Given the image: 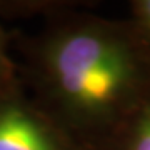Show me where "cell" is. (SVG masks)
I'll use <instances>...</instances> for the list:
<instances>
[{
    "label": "cell",
    "instance_id": "1",
    "mask_svg": "<svg viewBox=\"0 0 150 150\" xmlns=\"http://www.w3.org/2000/svg\"><path fill=\"white\" fill-rule=\"evenodd\" d=\"M48 67L65 100L90 112L110 107L132 79L127 50L95 32H75L60 38L50 50Z\"/></svg>",
    "mask_w": 150,
    "mask_h": 150
},
{
    "label": "cell",
    "instance_id": "2",
    "mask_svg": "<svg viewBox=\"0 0 150 150\" xmlns=\"http://www.w3.org/2000/svg\"><path fill=\"white\" fill-rule=\"evenodd\" d=\"M0 150H59L48 129L18 105L0 107Z\"/></svg>",
    "mask_w": 150,
    "mask_h": 150
},
{
    "label": "cell",
    "instance_id": "3",
    "mask_svg": "<svg viewBox=\"0 0 150 150\" xmlns=\"http://www.w3.org/2000/svg\"><path fill=\"white\" fill-rule=\"evenodd\" d=\"M132 150H150V110L140 120L139 129H137L134 137Z\"/></svg>",
    "mask_w": 150,
    "mask_h": 150
},
{
    "label": "cell",
    "instance_id": "4",
    "mask_svg": "<svg viewBox=\"0 0 150 150\" xmlns=\"http://www.w3.org/2000/svg\"><path fill=\"white\" fill-rule=\"evenodd\" d=\"M144 12H145V18H147V23L150 25V2L144 4Z\"/></svg>",
    "mask_w": 150,
    "mask_h": 150
},
{
    "label": "cell",
    "instance_id": "5",
    "mask_svg": "<svg viewBox=\"0 0 150 150\" xmlns=\"http://www.w3.org/2000/svg\"><path fill=\"white\" fill-rule=\"evenodd\" d=\"M0 57H2V33H0Z\"/></svg>",
    "mask_w": 150,
    "mask_h": 150
}]
</instances>
